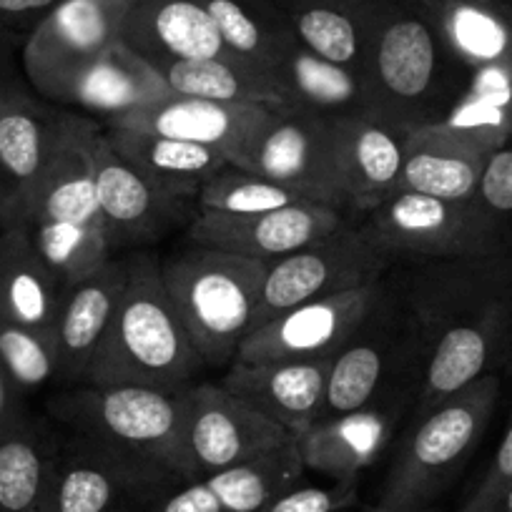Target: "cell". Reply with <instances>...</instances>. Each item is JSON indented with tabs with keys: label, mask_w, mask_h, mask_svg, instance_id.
I'll list each match as a JSON object with an SVG mask.
<instances>
[{
	"label": "cell",
	"mask_w": 512,
	"mask_h": 512,
	"mask_svg": "<svg viewBox=\"0 0 512 512\" xmlns=\"http://www.w3.org/2000/svg\"><path fill=\"white\" fill-rule=\"evenodd\" d=\"M121 43L149 63L229 56L199 0H136L123 16Z\"/></svg>",
	"instance_id": "23"
},
{
	"label": "cell",
	"mask_w": 512,
	"mask_h": 512,
	"mask_svg": "<svg viewBox=\"0 0 512 512\" xmlns=\"http://www.w3.org/2000/svg\"><path fill=\"white\" fill-rule=\"evenodd\" d=\"M234 166L264 176L304 201L344 211L337 128L327 118L284 103L272 106L244 159Z\"/></svg>",
	"instance_id": "9"
},
{
	"label": "cell",
	"mask_w": 512,
	"mask_h": 512,
	"mask_svg": "<svg viewBox=\"0 0 512 512\" xmlns=\"http://www.w3.org/2000/svg\"><path fill=\"white\" fill-rule=\"evenodd\" d=\"M151 68L159 73L174 96L216 103L282 106L279 81L272 73L259 71L231 56L201 58V61H151Z\"/></svg>",
	"instance_id": "32"
},
{
	"label": "cell",
	"mask_w": 512,
	"mask_h": 512,
	"mask_svg": "<svg viewBox=\"0 0 512 512\" xmlns=\"http://www.w3.org/2000/svg\"><path fill=\"white\" fill-rule=\"evenodd\" d=\"M63 289L33 246L26 226L0 229V319L53 337Z\"/></svg>",
	"instance_id": "26"
},
{
	"label": "cell",
	"mask_w": 512,
	"mask_h": 512,
	"mask_svg": "<svg viewBox=\"0 0 512 512\" xmlns=\"http://www.w3.org/2000/svg\"><path fill=\"white\" fill-rule=\"evenodd\" d=\"M126 282L128 259H108L101 269L63 292L53 324L58 384L66 387L83 384L88 364L111 324Z\"/></svg>",
	"instance_id": "22"
},
{
	"label": "cell",
	"mask_w": 512,
	"mask_h": 512,
	"mask_svg": "<svg viewBox=\"0 0 512 512\" xmlns=\"http://www.w3.org/2000/svg\"><path fill=\"white\" fill-rule=\"evenodd\" d=\"M507 146H512V139H510V144H507Z\"/></svg>",
	"instance_id": "48"
},
{
	"label": "cell",
	"mask_w": 512,
	"mask_h": 512,
	"mask_svg": "<svg viewBox=\"0 0 512 512\" xmlns=\"http://www.w3.org/2000/svg\"><path fill=\"white\" fill-rule=\"evenodd\" d=\"M93 184L113 251L161 239L184 216L186 201L171 199L134 164H128L113 149L106 131H98L93 139Z\"/></svg>",
	"instance_id": "16"
},
{
	"label": "cell",
	"mask_w": 512,
	"mask_h": 512,
	"mask_svg": "<svg viewBox=\"0 0 512 512\" xmlns=\"http://www.w3.org/2000/svg\"><path fill=\"white\" fill-rule=\"evenodd\" d=\"M487 512H512V482L505 487V492L497 497L495 505H492Z\"/></svg>",
	"instance_id": "44"
},
{
	"label": "cell",
	"mask_w": 512,
	"mask_h": 512,
	"mask_svg": "<svg viewBox=\"0 0 512 512\" xmlns=\"http://www.w3.org/2000/svg\"><path fill=\"white\" fill-rule=\"evenodd\" d=\"M512 482V420L507 425L505 437H502L500 447H497L495 457H492L490 467H487L485 477L480 485L475 487L467 502L462 505L460 512H487L495 505L497 497L505 492V487Z\"/></svg>",
	"instance_id": "39"
},
{
	"label": "cell",
	"mask_w": 512,
	"mask_h": 512,
	"mask_svg": "<svg viewBox=\"0 0 512 512\" xmlns=\"http://www.w3.org/2000/svg\"><path fill=\"white\" fill-rule=\"evenodd\" d=\"M347 219L352 216L334 206L314 204V201H299L284 209L246 216L196 211L191 216L186 236H189V244L229 251V254L246 256L269 267L294 251L307 249L332 236Z\"/></svg>",
	"instance_id": "15"
},
{
	"label": "cell",
	"mask_w": 512,
	"mask_h": 512,
	"mask_svg": "<svg viewBox=\"0 0 512 512\" xmlns=\"http://www.w3.org/2000/svg\"><path fill=\"white\" fill-rule=\"evenodd\" d=\"M467 66H512V26L487 8L465 0H415Z\"/></svg>",
	"instance_id": "33"
},
{
	"label": "cell",
	"mask_w": 512,
	"mask_h": 512,
	"mask_svg": "<svg viewBox=\"0 0 512 512\" xmlns=\"http://www.w3.org/2000/svg\"><path fill=\"white\" fill-rule=\"evenodd\" d=\"M63 430L28 415L0 437V512H46Z\"/></svg>",
	"instance_id": "28"
},
{
	"label": "cell",
	"mask_w": 512,
	"mask_h": 512,
	"mask_svg": "<svg viewBox=\"0 0 512 512\" xmlns=\"http://www.w3.org/2000/svg\"><path fill=\"white\" fill-rule=\"evenodd\" d=\"M166 96H171L169 86L151 63L118 41L73 81L58 106H76L86 116H98L108 123Z\"/></svg>",
	"instance_id": "27"
},
{
	"label": "cell",
	"mask_w": 512,
	"mask_h": 512,
	"mask_svg": "<svg viewBox=\"0 0 512 512\" xmlns=\"http://www.w3.org/2000/svg\"><path fill=\"white\" fill-rule=\"evenodd\" d=\"M425 367V339L384 279L379 304L332 359L317 422L392 400L417 405Z\"/></svg>",
	"instance_id": "5"
},
{
	"label": "cell",
	"mask_w": 512,
	"mask_h": 512,
	"mask_svg": "<svg viewBox=\"0 0 512 512\" xmlns=\"http://www.w3.org/2000/svg\"><path fill=\"white\" fill-rule=\"evenodd\" d=\"M475 199L512 251V146L497 149L487 159Z\"/></svg>",
	"instance_id": "37"
},
{
	"label": "cell",
	"mask_w": 512,
	"mask_h": 512,
	"mask_svg": "<svg viewBox=\"0 0 512 512\" xmlns=\"http://www.w3.org/2000/svg\"><path fill=\"white\" fill-rule=\"evenodd\" d=\"M465 3H475V6L487 8V11L497 13V16L505 18L512 26V0H465Z\"/></svg>",
	"instance_id": "43"
},
{
	"label": "cell",
	"mask_w": 512,
	"mask_h": 512,
	"mask_svg": "<svg viewBox=\"0 0 512 512\" xmlns=\"http://www.w3.org/2000/svg\"><path fill=\"white\" fill-rule=\"evenodd\" d=\"M490 156L480 144L440 123L415 128L405 139L400 189L447 201H472Z\"/></svg>",
	"instance_id": "24"
},
{
	"label": "cell",
	"mask_w": 512,
	"mask_h": 512,
	"mask_svg": "<svg viewBox=\"0 0 512 512\" xmlns=\"http://www.w3.org/2000/svg\"><path fill=\"white\" fill-rule=\"evenodd\" d=\"M410 407H415V402L392 400L314 422L294 437L304 470H314L329 480L357 477L364 467L379 460Z\"/></svg>",
	"instance_id": "21"
},
{
	"label": "cell",
	"mask_w": 512,
	"mask_h": 512,
	"mask_svg": "<svg viewBox=\"0 0 512 512\" xmlns=\"http://www.w3.org/2000/svg\"><path fill=\"white\" fill-rule=\"evenodd\" d=\"M201 367L204 362L166 292L161 259L131 256L128 282L83 384L146 387L174 395L196 382Z\"/></svg>",
	"instance_id": "2"
},
{
	"label": "cell",
	"mask_w": 512,
	"mask_h": 512,
	"mask_svg": "<svg viewBox=\"0 0 512 512\" xmlns=\"http://www.w3.org/2000/svg\"><path fill=\"white\" fill-rule=\"evenodd\" d=\"M292 432L246 405L221 384L194 382L186 395L181 475L184 482L262 460L292 442Z\"/></svg>",
	"instance_id": "10"
},
{
	"label": "cell",
	"mask_w": 512,
	"mask_h": 512,
	"mask_svg": "<svg viewBox=\"0 0 512 512\" xmlns=\"http://www.w3.org/2000/svg\"><path fill=\"white\" fill-rule=\"evenodd\" d=\"M214 18L226 53L259 71L282 66L297 38L274 0H199Z\"/></svg>",
	"instance_id": "31"
},
{
	"label": "cell",
	"mask_w": 512,
	"mask_h": 512,
	"mask_svg": "<svg viewBox=\"0 0 512 512\" xmlns=\"http://www.w3.org/2000/svg\"><path fill=\"white\" fill-rule=\"evenodd\" d=\"M284 106L302 108L327 121L377 116L362 76L297 46L274 71ZM379 118V116H377Z\"/></svg>",
	"instance_id": "29"
},
{
	"label": "cell",
	"mask_w": 512,
	"mask_h": 512,
	"mask_svg": "<svg viewBox=\"0 0 512 512\" xmlns=\"http://www.w3.org/2000/svg\"><path fill=\"white\" fill-rule=\"evenodd\" d=\"M269 111L272 106L267 103H216L171 93L113 118L106 126L134 128V131H149V134L209 146L224 154L229 164H239L254 136L259 134V128L269 118Z\"/></svg>",
	"instance_id": "17"
},
{
	"label": "cell",
	"mask_w": 512,
	"mask_h": 512,
	"mask_svg": "<svg viewBox=\"0 0 512 512\" xmlns=\"http://www.w3.org/2000/svg\"><path fill=\"white\" fill-rule=\"evenodd\" d=\"M327 362H239L226 369L221 387L282 425L294 437L317 422L327 392Z\"/></svg>",
	"instance_id": "20"
},
{
	"label": "cell",
	"mask_w": 512,
	"mask_h": 512,
	"mask_svg": "<svg viewBox=\"0 0 512 512\" xmlns=\"http://www.w3.org/2000/svg\"><path fill=\"white\" fill-rule=\"evenodd\" d=\"M63 0H0V26L28 36Z\"/></svg>",
	"instance_id": "41"
},
{
	"label": "cell",
	"mask_w": 512,
	"mask_h": 512,
	"mask_svg": "<svg viewBox=\"0 0 512 512\" xmlns=\"http://www.w3.org/2000/svg\"><path fill=\"white\" fill-rule=\"evenodd\" d=\"M31 412L26 410V392L0 367V437L11 432Z\"/></svg>",
	"instance_id": "42"
},
{
	"label": "cell",
	"mask_w": 512,
	"mask_h": 512,
	"mask_svg": "<svg viewBox=\"0 0 512 512\" xmlns=\"http://www.w3.org/2000/svg\"><path fill=\"white\" fill-rule=\"evenodd\" d=\"M500 390V372L485 374L425 415H417L415 427L392 460L377 505L420 510L445 492L480 445Z\"/></svg>",
	"instance_id": "6"
},
{
	"label": "cell",
	"mask_w": 512,
	"mask_h": 512,
	"mask_svg": "<svg viewBox=\"0 0 512 512\" xmlns=\"http://www.w3.org/2000/svg\"><path fill=\"white\" fill-rule=\"evenodd\" d=\"M26 226L33 246L66 292L113 259L103 226L68 224V221H33Z\"/></svg>",
	"instance_id": "34"
},
{
	"label": "cell",
	"mask_w": 512,
	"mask_h": 512,
	"mask_svg": "<svg viewBox=\"0 0 512 512\" xmlns=\"http://www.w3.org/2000/svg\"><path fill=\"white\" fill-rule=\"evenodd\" d=\"M384 294V279L354 292L319 302L299 304L262 327L251 329L241 342L239 362H327L372 314Z\"/></svg>",
	"instance_id": "13"
},
{
	"label": "cell",
	"mask_w": 512,
	"mask_h": 512,
	"mask_svg": "<svg viewBox=\"0 0 512 512\" xmlns=\"http://www.w3.org/2000/svg\"><path fill=\"white\" fill-rule=\"evenodd\" d=\"M357 495V477L332 480L329 485H304V482H297L289 490H284L282 495L274 497L259 512H344L357 502Z\"/></svg>",
	"instance_id": "38"
},
{
	"label": "cell",
	"mask_w": 512,
	"mask_h": 512,
	"mask_svg": "<svg viewBox=\"0 0 512 512\" xmlns=\"http://www.w3.org/2000/svg\"><path fill=\"white\" fill-rule=\"evenodd\" d=\"M161 277L201 362H234L254 329L267 264L189 244L161 259Z\"/></svg>",
	"instance_id": "3"
},
{
	"label": "cell",
	"mask_w": 512,
	"mask_h": 512,
	"mask_svg": "<svg viewBox=\"0 0 512 512\" xmlns=\"http://www.w3.org/2000/svg\"><path fill=\"white\" fill-rule=\"evenodd\" d=\"M274 3H284V0H274Z\"/></svg>",
	"instance_id": "47"
},
{
	"label": "cell",
	"mask_w": 512,
	"mask_h": 512,
	"mask_svg": "<svg viewBox=\"0 0 512 512\" xmlns=\"http://www.w3.org/2000/svg\"><path fill=\"white\" fill-rule=\"evenodd\" d=\"M357 224L395 267L457 256L512 254L477 199L447 201L400 189L359 216Z\"/></svg>",
	"instance_id": "7"
},
{
	"label": "cell",
	"mask_w": 512,
	"mask_h": 512,
	"mask_svg": "<svg viewBox=\"0 0 512 512\" xmlns=\"http://www.w3.org/2000/svg\"><path fill=\"white\" fill-rule=\"evenodd\" d=\"M81 113L53 106L33 88L0 101V229L16 221Z\"/></svg>",
	"instance_id": "14"
},
{
	"label": "cell",
	"mask_w": 512,
	"mask_h": 512,
	"mask_svg": "<svg viewBox=\"0 0 512 512\" xmlns=\"http://www.w3.org/2000/svg\"><path fill=\"white\" fill-rule=\"evenodd\" d=\"M126 11L108 0H63L23 43L28 86L58 106L73 81L121 41Z\"/></svg>",
	"instance_id": "11"
},
{
	"label": "cell",
	"mask_w": 512,
	"mask_h": 512,
	"mask_svg": "<svg viewBox=\"0 0 512 512\" xmlns=\"http://www.w3.org/2000/svg\"><path fill=\"white\" fill-rule=\"evenodd\" d=\"M337 128V161L344 211L359 219L402 186L405 139L410 131L377 116L347 118Z\"/></svg>",
	"instance_id": "19"
},
{
	"label": "cell",
	"mask_w": 512,
	"mask_h": 512,
	"mask_svg": "<svg viewBox=\"0 0 512 512\" xmlns=\"http://www.w3.org/2000/svg\"><path fill=\"white\" fill-rule=\"evenodd\" d=\"M299 201L304 199L294 191L234 164H226L224 169L216 171L196 196L199 211L226 216L264 214V211L284 209Z\"/></svg>",
	"instance_id": "35"
},
{
	"label": "cell",
	"mask_w": 512,
	"mask_h": 512,
	"mask_svg": "<svg viewBox=\"0 0 512 512\" xmlns=\"http://www.w3.org/2000/svg\"><path fill=\"white\" fill-rule=\"evenodd\" d=\"M108 3H116V6H123V8H131L136 3V0H108Z\"/></svg>",
	"instance_id": "46"
},
{
	"label": "cell",
	"mask_w": 512,
	"mask_h": 512,
	"mask_svg": "<svg viewBox=\"0 0 512 512\" xmlns=\"http://www.w3.org/2000/svg\"><path fill=\"white\" fill-rule=\"evenodd\" d=\"M106 136L128 164H134L151 184L179 201H196L201 186L229 164L224 154L209 146L149 131L108 126Z\"/></svg>",
	"instance_id": "25"
},
{
	"label": "cell",
	"mask_w": 512,
	"mask_h": 512,
	"mask_svg": "<svg viewBox=\"0 0 512 512\" xmlns=\"http://www.w3.org/2000/svg\"><path fill=\"white\" fill-rule=\"evenodd\" d=\"M23 43H26V36L0 26V101L31 88L21 63Z\"/></svg>",
	"instance_id": "40"
},
{
	"label": "cell",
	"mask_w": 512,
	"mask_h": 512,
	"mask_svg": "<svg viewBox=\"0 0 512 512\" xmlns=\"http://www.w3.org/2000/svg\"><path fill=\"white\" fill-rule=\"evenodd\" d=\"M277 6L299 46L362 76L367 51L364 0H284Z\"/></svg>",
	"instance_id": "30"
},
{
	"label": "cell",
	"mask_w": 512,
	"mask_h": 512,
	"mask_svg": "<svg viewBox=\"0 0 512 512\" xmlns=\"http://www.w3.org/2000/svg\"><path fill=\"white\" fill-rule=\"evenodd\" d=\"M362 81L382 121L415 131L450 116L470 71L415 0H364Z\"/></svg>",
	"instance_id": "1"
},
{
	"label": "cell",
	"mask_w": 512,
	"mask_h": 512,
	"mask_svg": "<svg viewBox=\"0 0 512 512\" xmlns=\"http://www.w3.org/2000/svg\"><path fill=\"white\" fill-rule=\"evenodd\" d=\"M304 472L302 455L292 440L262 460L179 482L151 497L139 512H259L284 490L302 482Z\"/></svg>",
	"instance_id": "18"
},
{
	"label": "cell",
	"mask_w": 512,
	"mask_h": 512,
	"mask_svg": "<svg viewBox=\"0 0 512 512\" xmlns=\"http://www.w3.org/2000/svg\"><path fill=\"white\" fill-rule=\"evenodd\" d=\"M367 512H437V510H430V507H420V510H392V507L374 505L372 510H367Z\"/></svg>",
	"instance_id": "45"
},
{
	"label": "cell",
	"mask_w": 512,
	"mask_h": 512,
	"mask_svg": "<svg viewBox=\"0 0 512 512\" xmlns=\"http://www.w3.org/2000/svg\"><path fill=\"white\" fill-rule=\"evenodd\" d=\"M0 367L23 392L58 384L56 342L26 324L0 319Z\"/></svg>",
	"instance_id": "36"
},
{
	"label": "cell",
	"mask_w": 512,
	"mask_h": 512,
	"mask_svg": "<svg viewBox=\"0 0 512 512\" xmlns=\"http://www.w3.org/2000/svg\"><path fill=\"white\" fill-rule=\"evenodd\" d=\"M189 387L169 395L146 387L76 384L56 392L46 412L61 430L184 482L181 440Z\"/></svg>",
	"instance_id": "4"
},
{
	"label": "cell",
	"mask_w": 512,
	"mask_h": 512,
	"mask_svg": "<svg viewBox=\"0 0 512 512\" xmlns=\"http://www.w3.org/2000/svg\"><path fill=\"white\" fill-rule=\"evenodd\" d=\"M392 267L390 256L364 236L357 219H347L327 239L269 264L254 329L299 304L382 282Z\"/></svg>",
	"instance_id": "8"
},
{
	"label": "cell",
	"mask_w": 512,
	"mask_h": 512,
	"mask_svg": "<svg viewBox=\"0 0 512 512\" xmlns=\"http://www.w3.org/2000/svg\"><path fill=\"white\" fill-rule=\"evenodd\" d=\"M179 480L63 430L46 512H139Z\"/></svg>",
	"instance_id": "12"
}]
</instances>
